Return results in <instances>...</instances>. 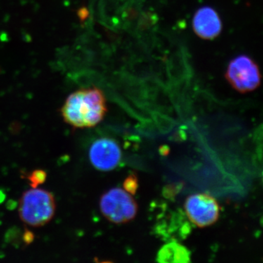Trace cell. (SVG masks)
I'll list each match as a JSON object with an SVG mask.
<instances>
[{
	"label": "cell",
	"mask_w": 263,
	"mask_h": 263,
	"mask_svg": "<svg viewBox=\"0 0 263 263\" xmlns=\"http://www.w3.org/2000/svg\"><path fill=\"white\" fill-rule=\"evenodd\" d=\"M123 186H124V190L131 195L136 194L138 187V179H137L136 176L135 175H130L128 176L127 179L124 180Z\"/></svg>",
	"instance_id": "30bf717a"
},
{
	"label": "cell",
	"mask_w": 263,
	"mask_h": 263,
	"mask_svg": "<svg viewBox=\"0 0 263 263\" xmlns=\"http://www.w3.org/2000/svg\"><path fill=\"white\" fill-rule=\"evenodd\" d=\"M122 157L120 146L111 138H102L96 140L89 149L90 162L95 169L103 172L117 168Z\"/></svg>",
	"instance_id": "8992f818"
},
{
	"label": "cell",
	"mask_w": 263,
	"mask_h": 263,
	"mask_svg": "<svg viewBox=\"0 0 263 263\" xmlns=\"http://www.w3.org/2000/svg\"><path fill=\"white\" fill-rule=\"evenodd\" d=\"M184 209L189 219L198 228L215 224L219 217L220 208L216 199L206 193H197L186 198Z\"/></svg>",
	"instance_id": "5b68a950"
},
{
	"label": "cell",
	"mask_w": 263,
	"mask_h": 263,
	"mask_svg": "<svg viewBox=\"0 0 263 263\" xmlns=\"http://www.w3.org/2000/svg\"><path fill=\"white\" fill-rule=\"evenodd\" d=\"M55 212L56 200L47 190L31 189L22 195L19 201V216L27 226H44L53 219Z\"/></svg>",
	"instance_id": "7a4b0ae2"
},
{
	"label": "cell",
	"mask_w": 263,
	"mask_h": 263,
	"mask_svg": "<svg viewBox=\"0 0 263 263\" xmlns=\"http://www.w3.org/2000/svg\"><path fill=\"white\" fill-rule=\"evenodd\" d=\"M102 214L110 222L124 224L133 220L138 212V204L124 189H110L100 198Z\"/></svg>",
	"instance_id": "3957f363"
},
{
	"label": "cell",
	"mask_w": 263,
	"mask_h": 263,
	"mask_svg": "<svg viewBox=\"0 0 263 263\" xmlns=\"http://www.w3.org/2000/svg\"><path fill=\"white\" fill-rule=\"evenodd\" d=\"M157 261L163 263L190 262V252L187 248L179 243L171 242L159 250Z\"/></svg>",
	"instance_id": "ba28073f"
},
{
	"label": "cell",
	"mask_w": 263,
	"mask_h": 263,
	"mask_svg": "<svg viewBox=\"0 0 263 263\" xmlns=\"http://www.w3.org/2000/svg\"><path fill=\"white\" fill-rule=\"evenodd\" d=\"M24 242L27 245H30L34 239V235L30 230H26L23 236Z\"/></svg>",
	"instance_id": "8fae6325"
},
{
	"label": "cell",
	"mask_w": 263,
	"mask_h": 263,
	"mask_svg": "<svg viewBox=\"0 0 263 263\" xmlns=\"http://www.w3.org/2000/svg\"><path fill=\"white\" fill-rule=\"evenodd\" d=\"M106 112L105 95L96 87L82 88L72 93L61 110L65 122L76 128L95 127Z\"/></svg>",
	"instance_id": "6da1fadb"
},
{
	"label": "cell",
	"mask_w": 263,
	"mask_h": 263,
	"mask_svg": "<svg viewBox=\"0 0 263 263\" xmlns=\"http://www.w3.org/2000/svg\"><path fill=\"white\" fill-rule=\"evenodd\" d=\"M226 76L233 89L240 93L254 91L260 84L258 66L246 55H240L230 61Z\"/></svg>",
	"instance_id": "277c9868"
},
{
	"label": "cell",
	"mask_w": 263,
	"mask_h": 263,
	"mask_svg": "<svg viewBox=\"0 0 263 263\" xmlns=\"http://www.w3.org/2000/svg\"><path fill=\"white\" fill-rule=\"evenodd\" d=\"M194 32L204 40H213L220 34L221 22L215 10L211 7H202L193 17Z\"/></svg>",
	"instance_id": "52a82bcc"
},
{
	"label": "cell",
	"mask_w": 263,
	"mask_h": 263,
	"mask_svg": "<svg viewBox=\"0 0 263 263\" xmlns=\"http://www.w3.org/2000/svg\"><path fill=\"white\" fill-rule=\"evenodd\" d=\"M47 179V174L43 170H34L27 176L29 185L32 188H37L38 186L45 183Z\"/></svg>",
	"instance_id": "9c48e42d"
}]
</instances>
